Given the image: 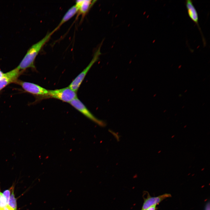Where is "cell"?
<instances>
[{
    "mask_svg": "<svg viewBox=\"0 0 210 210\" xmlns=\"http://www.w3.org/2000/svg\"><path fill=\"white\" fill-rule=\"evenodd\" d=\"M55 32L53 30L48 33L41 40L32 45L28 50L24 56L17 68L23 71L27 68H35L34 62L35 58L41 49L48 41Z\"/></svg>",
    "mask_w": 210,
    "mask_h": 210,
    "instance_id": "cell-1",
    "label": "cell"
},
{
    "mask_svg": "<svg viewBox=\"0 0 210 210\" xmlns=\"http://www.w3.org/2000/svg\"><path fill=\"white\" fill-rule=\"evenodd\" d=\"M52 98L70 103L77 98L76 92L69 87L59 89L48 90V93L45 98Z\"/></svg>",
    "mask_w": 210,
    "mask_h": 210,
    "instance_id": "cell-2",
    "label": "cell"
},
{
    "mask_svg": "<svg viewBox=\"0 0 210 210\" xmlns=\"http://www.w3.org/2000/svg\"><path fill=\"white\" fill-rule=\"evenodd\" d=\"M101 46H99L95 51L92 59L88 65L71 83L68 87L69 88L76 92L78 90L88 72L93 65L98 60L99 56L101 54Z\"/></svg>",
    "mask_w": 210,
    "mask_h": 210,
    "instance_id": "cell-3",
    "label": "cell"
},
{
    "mask_svg": "<svg viewBox=\"0 0 210 210\" xmlns=\"http://www.w3.org/2000/svg\"><path fill=\"white\" fill-rule=\"evenodd\" d=\"M15 83L21 86L26 92L41 98H45L48 93V90L34 83L18 80Z\"/></svg>",
    "mask_w": 210,
    "mask_h": 210,
    "instance_id": "cell-4",
    "label": "cell"
},
{
    "mask_svg": "<svg viewBox=\"0 0 210 210\" xmlns=\"http://www.w3.org/2000/svg\"><path fill=\"white\" fill-rule=\"evenodd\" d=\"M70 104L76 109L98 125L102 127L105 125L106 123L104 121L95 117L77 97L72 100Z\"/></svg>",
    "mask_w": 210,
    "mask_h": 210,
    "instance_id": "cell-5",
    "label": "cell"
},
{
    "mask_svg": "<svg viewBox=\"0 0 210 210\" xmlns=\"http://www.w3.org/2000/svg\"><path fill=\"white\" fill-rule=\"evenodd\" d=\"M185 4L188 16L196 25L201 33L203 45L204 46L206 45V41L199 24L198 14L195 8L193 5V1L191 0H186Z\"/></svg>",
    "mask_w": 210,
    "mask_h": 210,
    "instance_id": "cell-6",
    "label": "cell"
},
{
    "mask_svg": "<svg viewBox=\"0 0 210 210\" xmlns=\"http://www.w3.org/2000/svg\"><path fill=\"white\" fill-rule=\"evenodd\" d=\"M23 71L16 68L5 73L4 76L0 79V91L9 84L15 83Z\"/></svg>",
    "mask_w": 210,
    "mask_h": 210,
    "instance_id": "cell-7",
    "label": "cell"
},
{
    "mask_svg": "<svg viewBox=\"0 0 210 210\" xmlns=\"http://www.w3.org/2000/svg\"><path fill=\"white\" fill-rule=\"evenodd\" d=\"M171 196V195L169 194H165L156 197L148 196L144 200L141 210H145L150 206L157 205L164 199Z\"/></svg>",
    "mask_w": 210,
    "mask_h": 210,
    "instance_id": "cell-8",
    "label": "cell"
},
{
    "mask_svg": "<svg viewBox=\"0 0 210 210\" xmlns=\"http://www.w3.org/2000/svg\"><path fill=\"white\" fill-rule=\"evenodd\" d=\"M96 1L91 0H77L75 5L78 8L80 13L84 15L89 11Z\"/></svg>",
    "mask_w": 210,
    "mask_h": 210,
    "instance_id": "cell-9",
    "label": "cell"
},
{
    "mask_svg": "<svg viewBox=\"0 0 210 210\" xmlns=\"http://www.w3.org/2000/svg\"><path fill=\"white\" fill-rule=\"evenodd\" d=\"M78 11V9L75 5L71 7L66 13L57 26L54 29L56 32L65 22L72 18Z\"/></svg>",
    "mask_w": 210,
    "mask_h": 210,
    "instance_id": "cell-10",
    "label": "cell"
},
{
    "mask_svg": "<svg viewBox=\"0 0 210 210\" xmlns=\"http://www.w3.org/2000/svg\"><path fill=\"white\" fill-rule=\"evenodd\" d=\"M14 188L13 187L8 205L14 210H17V204L16 199L14 194Z\"/></svg>",
    "mask_w": 210,
    "mask_h": 210,
    "instance_id": "cell-11",
    "label": "cell"
},
{
    "mask_svg": "<svg viewBox=\"0 0 210 210\" xmlns=\"http://www.w3.org/2000/svg\"><path fill=\"white\" fill-rule=\"evenodd\" d=\"M12 188L13 187H12L10 189L5 190L3 193V194L6 200L7 205L10 195V192Z\"/></svg>",
    "mask_w": 210,
    "mask_h": 210,
    "instance_id": "cell-12",
    "label": "cell"
},
{
    "mask_svg": "<svg viewBox=\"0 0 210 210\" xmlns=\"http://www.w3.org/2000/svg\"><path fill=\"white\" fill-rule=\"evenodd\" d=\"M7 205L3 193L0 191V208H4Z\"/></svg>",
    "mask_w": 210,
    "mask_h": 210,
    "instance_id": "cell-13",
    "label": "cell"
},
{
    "mask_svg": "<svg viewBox=\"0 0 210 210\" xmlns=\"http://www.w3.org/2000/svg\"><path fill=\"white\" fill-rule=\"evenodd\" d=\"M156 205H155L149 207L145 210H156Z\"/></svg>",
    "mask_w": 210,
    "mask_h": 210,
    "instance_id": "cell-14",
    "label": "cell"
},
{
    "mask_svg": "<svg viewBox=\"0 0 210 210\" xmlns=\"http://www.w3.org/2000/svg\"><path fill=\"white\" fill-rule=\"evenodd\" d=\"M4 74L0 70V79L4 76Z\"/></svg>",
    "mask_w": 210,
    "mask_h": 210,
    "instance_id": "cell-15",
    "label": "cell"
},
{
    "mask_svg": "<svg viewBox=\"0 0 210 210\" xmlns=\"http://www.w3.org/2000/svg\"><path fill=\"white\" fill-rule=\"evenodd\" d=\"M0 210H5L4 208H0Z\"/></svg>",
    "mask_w": 210,
    "mask_h": 210,
    "instance_id": "cell-16",
    "label": "cell"
},
{
    "mask_svg": "<svg viewBox=\"0 0 210 210\" xmlns=\"http://www.w3.org/2000/svg\"><path fill=\"white\" fill-rule=\"evenodd\" d=\"M187 91V90H186L184 92H186Z\"/></svg>",
    "mask_w": 210,
    "mask_h": 210,
    "instance_id": "cell-17",
    "label": "cell"
},
{
    "mask_svg": "<svg viewBox=\"0 0 210 210\" xmlns=\"http://www.w3.org/2000/svg\"><path fill=\"white\" fill-rule=\"evenodd\" d=\"M166 111V110H165V111H164V112H165V111Z\"/></svg>",
    "mask_w": 210,
    "mask_h": 210,
    "instance_id": "cell-18",
    "label": "cell"
},
{
    "mask_svg": "<svg viewBox=\"0 0 210 210\" xmlns=\"http://www.w3.org/2000/svg\"><path fill=\"white\" fill-rule=\"evenodd\" d=\"M184 106H183L182 107V108H183Z\"/></svg>",
    "mask_w": 210,
    "mask_h": 210,
    "instance_id": "cell-19",
    "label": "cell"
}]
</instances>
